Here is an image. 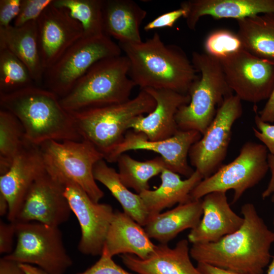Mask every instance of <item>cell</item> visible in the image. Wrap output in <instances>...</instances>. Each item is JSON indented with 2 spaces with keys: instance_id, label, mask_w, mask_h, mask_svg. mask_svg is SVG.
<instances>
[{
  "instance_id": "obj_1",
  "label": "cell",
  "mask_w": 274,
  "mask_h": 274,
  "mask_svg": "<svg viewBox=\"0 0 274 274\" xmlns=\"http://www.w3.org/2000/svg\"><path fill=\"white\" fill-rule=\"evenodd\" d=\"M244 222L235 232L212 243L192 244L190 256L197 263L250 274H262L270 262L274 233L253 204L242 206Z\"/></svg>"
},
{
  "instance_id": "obj_2",
  "label": "cell",
  "mask_w": 274,
  "mask_h": 274,
  "mask_svg": "<svg viewBox=\"0 0 274 274\" xmlns=\"http://www.w3.org/2000/svg\"><path fill=\"white\" fill-rule=\"evenodd\" d=\"M118 45L129 61L128 77L141 90L166 89L188 94L199 77L184 50L165 44L157 32L145 41Z\"/></svg>"
},
{
  "instance_id": "obj_3",
  "label": "cell",
  "mask_w": 274,
  "mask_h": 274,
  "mask_svg": "<svg viewBox=\"0 0 274 274\" xmlns=\"http://www.w3.org/2000/svg\"><path fill=\"white\" fill-rule=\"evenodd\" d=\"M1 109L21 122L26 141L40 146L50 140L81 141L71 113L61 106L53 92L36 85L0 93Z\"/></svg>"
},
{
  "instance_id": "obj_4",
  "label": "cell",
  "mask_w": 274,
  "mask_h": 274,
  "mask_svg": "<svg viewBox=\"0 0 274 274\" xmlns=\"http://www.w3.org/2000/svg\"><path fill=\"white\" fill-rule=\"evenodd\" d=\"M156 105L148 92L141 90L136 96L124 102L71 113L82 140L93 145L106 160L123 141L133 120L151 112Z\"/></svg>"
},
{
  "instance_id": "obj_5",
  "label": "cell",
  "mask_w": 274,
  "mask_h": 274,
  "mask_svg": "<svg viewBox=\"0 0 274 274\" xmlns=\"http://www.w3.org/2000/svg\"><path fill=\"white\" fill-rule=\"evenodd\" d=\"M129 67L122 54L98 61L59 98L61 106L71 113L128 100L135 86L128 77Z\"/></svg>"
},
{
  "instance_id": "obj_6",
  "label": "cell",
  "mask_w": 274,
  "mask_h": 274,
  "mask_svg": "<svg viewBox=\"0 0 274 274\" xmlns=\"http://www.w3.org/2000/svg\"><path fill=\"white\" fill-rule=\"evenodd\" d=\"M191 60L200 75L189 88L190 102L179 109L176 121L179 130H195L202 135L225 98L233 92L218 59L194 51Z\"/></svg>"
},
{
  "instance_id": "obj_7",
  "label": "cell",
  "mask_w": 274,
  "mask_h": 274,
  "mask_svg": "<svg viewBox=\"0 0 274 274\" xmlns=\"http://www.w3.org/2000/svg\"><path fill=\"white\" fill-rule=\"evenodd\" d=\"M14 223L16 245L3 257L18 264H35L47 274H65L73 260L59 227L38 222Z\"/></svg>"
},
{
  "instance_id": "obj_8",
  "label": "cell",
  "mask_w": 274,
  "mask_h": 274,
  "mask_svg": "<svg viewBox=\"0 0 274 274\" xmlns=\"http://www.w3.org/2000/svg\"><path fill=\"white\" fill-rule=\"evenodd\" d=\"M39 146L46 169L81 187L95 202L104 196L93 175L94 165L104 159L90 143L81 141H46Z\"/></svg>"
},
{
  "instance_id": "obj_9",
  "label": "cell",
  "mask_w": 274,
  "mask_h": 274,
  "mask_svg": "<svg viewBox=\"0 0 274 274\" xmlns=\"http://www.w3.org/2000/svg\"><path fill=\"white\" fill-rule=\"evenodd\" d=\"M118 44L104 33L83 36L71 46L50 68L45 70L42 87L59 98L96 62L122 55Z\"/></svg>"
},
{
  "instance_id": "obj_10",
  "label": "cell",
  "mask_w": 274,
  "mask_h": 274,
  "mask_svg": "<svg viewBox=\"0 0 274 274\" xmlns=\"http://www.w3.org/2000/svg\"><path fill=\"white\" fill-rule=\"evenodd\" d=\"M268 151L263 145L247 142L238 155L230 163L223 165L214 174L203 179L191 193L192 199L202 198L216 191H233L232 203L238 200L248 189L258 184L269 170Z\"/></svg>"
},
{
  "instance_id": "obj_11",
  "label": "cell",
  "mask_w": 274,
  "mask_h": 274,
  "mask_svg": "<svg viewBox=\"0 0 274 274\" xmlns=\"http://www.w3.org/2000/svg\"><path fill=\"white\" fill-rule=\"evenodd\" d=\"M243 112L242 100L236 95L226 97L205 132L190 148L188 157L191 165L203 179L212 176L223 165L232 126Z\"/></svg>"
},
{
  "instance_id": "obj_12",
  "label": "cell",
  "mask_w": 274,
  "mask_h": 274,
  "mask_svg": "<svg viewBox=\"0 0 274 274\" xmlns=\"http://www.w3.org/2000/svg\"><path fill=\"white\" fill-rule=\"evenodd\" d=\"M219 60L228 85L242 101L256 104L269 98L274 88V60L245 49Z\"/></svg>"
},
{
  "instance_id": "obj_13",
  "label": "cell",
  "mask_w": 274,
  "mask_h": 274,
  "mask_svg": "<svg viewBox=\"0 0 274 274\" xmlns=\"http://www.w3.org/2000/svg\"><path fill=\"white\" fill-rule=\"evenodd\" d=\"M64 195L79 223L81 236L78 249L81 253L101 255L114 211L109 204L93 201L86 192L72 181L60 178Z\"/></svg>"
},
{
  "instance_id": "obj_14",
  "label": "cell",
  "mask_w": 274,
  "mask_h": 274,
  "mask_svg": "<svg viewBox=\"0 0 274 274\" xmlns=\"http://www.w3.org/2000/svg\"><path fill=\"white\" fill-rule=\"evenodd\" d=\"M61 179L46 168L32 183L15 222H38L59 227L72 212Z\"/></svg>"
},
{
  "instance_id": "obj_15",
  "label": "cell",
  "mask_w": 274,
  "mask_h": 274,
  "mask_svg": "<svg viewBox=\"0 0 274 274\" xmlns=\"http://www.w3.org/2000/svg\"><path fill=\"white\" fill-rule=\"evenodd\" d=\"M201 136L197 131L179 130L169 138L153 141L142 132L129 129L121 143L105 160L115 162L119 156L130 150L151 151L163 158L167 169L188 178L195 170L188 162L189 152Z\"/></svg>"
},
{
  "instance_id": "obj_16",
  "label": "cell",
  "mask_w": 274,
  "mask_h": 274,
  "mask_svg": "<svg viewBox=\"0 0 274 274\" xmlns=\"http://www.w3.org/2000/svg\"><path fill=\"white\" fill-rule=\"evenodd\" d=\"M36 22L39 52L45 71L83 36V30L67 11L52 3Z\"/></svg>"
},
{
  "instance_id": "obj_17",
  "label": "cell",
  "mask_w": 274,
  "mask_h": 274,
  "mask_svg": "<svg viewBox=\"0 0 274 274\" xmlns=\"http://www.w3.org/2000/svg\"><path fill=\"white\" fill-rule=\"evenodd\" d=\"M45 169L39 146L27 142L8 172L0 176V193L9 203V222H15L28 190Z\"/></svg>"
},
{
  "instance_id": "obj_18",
  "label": "cell",
  "mask_w": 274,
  "mask_h": 274,
  "mask_svg": "<svg viewBox=\"0 0 274 274\" xmlns=\"http://www.w3.org/2000/svg\"><path fill=\"white\" fill-rule=\"evenodd\" d=\"M145 90L155 100L156 106L147 115L135 118L130 129L144 133L150 141H160L169 138L179 130L176 115L179 109L190 101L189 94L172 90L146 88Z\"/></svg>"
},
{
  "instance_id": "obj_19",
  "label": "cell",
  "mask_w": 274,
  "mask_h": 274,
  "mask_svg": "<svg viewBox=\"0 0 274 274\" xmlns=\"http://www.w3.org/2000/svg\"><path fill=\"white\" fill-rule=\"evenodd\" d=\"M226 193L213 192L202 198V217L188 234L189 242H216L241 227L244 218L231 209Z\"/></svg>"
},
{
  "instance_id": "obj_20",
  "label": "cell",
  "mask_w": 274,
  "mask_h": 274,
  "mask_svg": "<svg viewBox=\"0 0 274 274\" xmlns=\"http://www.w3.org/2000/svg\"><path fill=\"white\" fill-rule=\"evenodd\" d=\"M189 241H179L172 248L167 244L157 245L146 259L131 254L121 256L123 263L138 274H201L190 259Z\"/></svg>"
},
{
  "instance_id": "obj_21",
  "label": "cell",
  "mask_w": 274,
  "mask_h": 274,
  "mask_svg": "<svg viewBox=\"0 0 274 274\" xmlns=\"http://www.w3.org/2000/svg\"><path fill=\"white\" fill-rule=\"evenodd\" d=\"M186 10L187 27L195 30L201 17L236 20L256 15L274 13V0H189L181 3Z\"/></svg>"
},
{
  "instance_id": "obj_22",
  "label": "cell",
  "mask_w": 274,
  "mask_h": 274,
  "mask_svg": "<svg viewBox=\"0 0 274 274\" xmlns=\"http://www.w3.org/2000/svg\"><path fill=\"white\" fill-rule=\"evenodd\" d=\"M156 246L141 225L124 212L117 210L114 211L102 254L112 257L120 254H131L144 259Z\"/></svg>"
},
{
  "instance_id": "obj_23",
  "label": "cell",
  "mask_w": 274,
  "mask_h": 274,
  "mask_svg": "<svg viewBox=\"0 0 274 274\" xmlns=\"http://www.w3.org/2000/svg\"><path fill=\"white\" fill-rule=\"evenodd\" d=\"M102 30L118 43L142 41L140 27L147 12L132 0H102Z\"/></svg>"
},
{
  "instance_id": "obj_24",
  "label": "cell",
  "mask_w": 274,
  "mask_h": 274,
  "mask_svg": "<svg viewBox=\"0 0 274 274\" xmlns=\"http://www.w3.org/2000/svg\"><path fill=\"white\" fill-rule=\"evenodd\" d=\"M0 49L17 57L27 67L35 85L42 87L45 70L39 52L36 21L20 26L0 27Z\"/></svg>"
},
{
  "instance_id": "obj_25",
  "label": "cell",
  "mask_w": 274,
  "mask_h": 274,
  "mask_svg": "<svg viewBox=\"0 0 274 274\" xmlns=\"http://www.w3.org/2000/svg\"><path fill=\"white\" fill-rule=\"evenodd\" d=\"M160 174L161 182L157 188L148 189L139 194L148 212L149 220L164 209L192 200V191L203 179L196 170L185 180H182L179 174L167 168Z\"/></svg>"
},
{
  "instance_id": "obj_26",
  "label": "cell",
  "mask_w": 274,
  "mask_h": 274,
  "mask_svg": "<svg viewBox=\"0 0 274 274\" xmlns=\"http://www.w3.org/2000/svg\"><path fill=\"white\" fill-rule=\"evenodd\" d=\"M202 215V198L192 199L152 217L144 228L150 238L167 244L180 232L194 228Z\"/></svg>"
},
{
  "instance_id": "obj_27",
  "label": "cell",
  "mask_w": 274,
  "mask_h": 274,
  "mask_svg": "<svg viewBox=\"0 0 274 274\" xmlns=\"http://www.w3.org/2000/svg\"><path fill=\"white\" fill-rule=\"evenodd\" d=\"M237 34L244 48L259 57L274 60V13L237 20Z\"/></svg>"
},
{
  "instance_id": "obj_28",
  "label": "cell",
  "mask_w": 274,
  "mask_h": 274,
  "mask_svg": "<svg viewBox=\"0 0 274 274\" xmlns=\"http://www.w3.org/2000/svg\"><path fill=\"white\" fill-rule=\"evenodd\" d=\"M94 179L102 184L121 204L123 212L142 226L149 220V215L139 194L134 193L120 179L116 170L102 159L94 166Z\"/></svg>"
},
{
  "instance_id": "obj_29",
  "label": "cell",
  "mask_w": 274,
  "mask_h": 274,
  "mask_svg": "<svg viewBox=\"0 0 274 274\" xmlns=\"http://www.w3.org/2000/svg\"><path fill=\"white\" fill-rule=\"evenodd\" d=\"M116 162L121 182L138 194L149 189V180L161 174L164 169H167L166 163L161 156L141 161L123 153L118 156Z\"/></svg>"
},
{
  "instance_id": "obj_30",
  "label": "cell",
  "mask_w": 274,
  "mask_h": 274,
  "mask_svg": "<svg viewBox=\"0 0 274 274\" xmlns=\"http://www.w3.org/2000/svg\"><path fill=\"white\" fill-rule=\"evenodd\" d=\"M27 141L24 128L18 118L11 112L0 109V175L10 168Z\"/></svg>"
},
{
  "instance_id": "obj_31",
  "label": "cell",
  "mask_w": 274,
  "mask_h": 274,
  "mask_svg": "<svg viewBox=\"0 0 274 274\" xmlns=\"http://www.w3.org/2000/svg\"><path fill=\"white\" fill-rule=\"evenodd\" d=\"M52 4L67 11L82 26L83 36L99 35L102 30V0H53Z\"/></svg>"
},
{
  "instance_id": "obj_32",
  "label": "cell",
  "mask_w": 274,
  "mask_h": 274,
  "mask_svg": "<svg viewBox=\"0 0 274 274\" xmlns=\"http://www.w3.org/2000/svg\"><path fill=\"white\" fill-rule=\"evenodd\" d=\"M35 85L26 65L8 50L0 49V93H9Z\"/></svg>"
},
{
  "instance_id": "obj_33",
  "label": "cell",
  "mask_w": 274,
  "mask_h": 274,
  "mask_svg": "<svg viewBox=\"0 0 274 274\" xmlns=\"http://www.w3.org/2000/svg\"><path fill=\"white\" fill-rule=\"evenodd\" d=\"M204 48L206 54L218 59L244 49L237 33L226 29L211 32L205 39Z\"/></svg>"
},
{
  "instance_id": "obj_34",
  "label": "cell",
  "mask_w": 274,
  "mask_h": 274,
  "mask_svg": "<svg viewBox=\"0 0 274 274\" xmlns=\"http://www.w3.org/2000/svg\"><path fill=\"white\" fill-rule=\"evenodd\" d=\"M52 0H21L19 13L13 25L20 26L30 21H37Z\"/></svg>"
},
{
  "instance_id": "obj_35",
  "label": "cell",
  "mask_w": 274,
  "mask_h": 274,
  "mask_svg": "<svg viewBox=\"0 0 274 274\" xmlns=\"http://www.w3.org/2000/svg\"><path fill=\"white\" fill-rule=\"evenodd\" d=\"M255 112L254 122L258 128H253V133L256 138L264 145L269 153L274 155V125L261 120L257 113V107H253Z\"/></svg>"
},
{
  "instance_id": "obj_36",
  "label": "cell",
  "mask_w": 274,
  "mask_h": 274,
  "mask_svg": "<svg viewBox=\"0 0 274 274\" xmlns=\"http://www.w3.org/2000/svg\"><path fill=\"white\" fill-rule=\"evenodd\" d=\"M76 274H132L117 264L113 257L102 254L94 264L81 272Z\"/></svg>"
},
{
  "instance_id": "obj_37",
  "label": "cell",
  "mask_w": 274,
  "mask_h": 274,
  "mask_svg": "<svg viewBox=\"0 0 274 274\" xmlns=\"http://www.w3.org/2000/svg\"><path fill=\"white\" fill-rule=\"evenodd\" d=\"M186 13V10L181 7L165 13L147 23L144 27V30L148 31L157 28L172 27L179 18L182 17L185 18Z\"/></svg>"
},
{
  "instance_id": "obj_38",
  "label": "cell",
  "mask_w": 274,
  "mask_h": 274,
  "mask_svg": "<svg viewBox=\"0 0 274 274\" xmlns=\"http://www.w3.org/2000/svg\"><path fill=\"white\" fill-rule=\"evenodd\" d=\"M21 0L0 1V27L11 25L18 16Z\"/></svg>"
},
{
  "instance_id": "obj_39",
  "label": "cell",
  "mask_w": 274,
  "mask_h": 274,
  "mask_svg": "<svg viewBox=\"0 0 274 274\" xmlns=\"http://www.w3.org/2000/svg\"><path fill=\"white\" fill-rule=\"evenodd\" d=\"M16 236L14 222L6 223L0 220V253L8 255L14 250L13 242Z\"/></svg>"
},
{
  "instance_id": "obj_40",
  "label": "cell",
  "mask_w": 274,
  "mask_h": 274,
  "mask_svg": "<svg viewBox=\"0 0 274 274\" xmlns=\"http://www.w3.org/2000/svg\"><path fill=\"white\" fill-rule=\"evenodd\" d=\"M267 162L271 176L269 183L262 192L261 196L263 199L271 197L272 201L274 202V155L269 153L267 156Z\"/></svg>"
},
{
  "instance_id": "obj_41",
  "label": "cell",
  "mask_w": 274,
  "mask_h": 274,
  "mask_svg": "<svg viewBox=\"0 0 274 274\" xmlns=\"http://www.w3.org/2000/svg\"><path fill=\"white\" fill-rule=\"evenodd\" d=\"M258 114L263 121L274 122V88L264 107L259 111Z\"/></svg>"
},
{
  "instance_id": "obj_42",
  "label": "cell",
  "mask_w": 274,
  "mask_h": 274,
  "mask_svg": "<svg viewBox=\"0 0 274 274\" xmlns=\"http://www.w3.org/2000/svg\"><path fill=\"white\" fill-rule=\"evenodd\" d=\"M0 274H26L19 264L6 259H0Z\"/></svg>"
},
{
  "instance_id": "obj_43",
  "label": "cell",
  "mask_w": 274,
  "mask_h": 274,
  "mask_svg": "<svg viewBox=\"0 0 274 274\" xmlns=\"http://www.w3.org/2000/svg\"><path fill=\"white\" fill-rule=\"evenodd\" d=\"M196 267L201 274H250L222 268L204 263H197Z\"/></svg>"
},
{
  "instance_id": "obj_44",
  "label": "cell",
  "mask_w": 274,
  "mask_h": 274,
  "mask_svg": "<svg viewBox=\"0 0 274 274\" xmlns=\"http://www.w3.org/2000/svg\"><path fill=\"white\" fill-rule=\"evenodd\" d=\"M9 205L6 197L0 193V215L1 216H7L8 214Z\"/></svg>"
},
{
  "instance_id": "obj_45",
  "label": "cell",
  "mask_w": 274,
  "mask_h": 274,
  "mask_svg": "<svg viewBox=\"0 0 274 274\" xmlns=\"http://www.w3.org/2000/svg\"><path fill=\"white\" fill-rule=\"evenodd\" d=\"M266 274H274V256L268 266Z\"/></svg>"
},
{
  "instance_id": "obj_46",
  "label": "cell",
  "mask_w": 274,
  "mask_h": 274,
  "mask_svg": "<svg viewBox=\"0 0 274 274\" xmlns=\"http://www.w3.org/2000/svg\"><path fill=\"white\" fill-rule=\"evenodd\" d=\"M273 230L272 231L274 233V215H273Z\"/></svg>"
}]
</instances>
